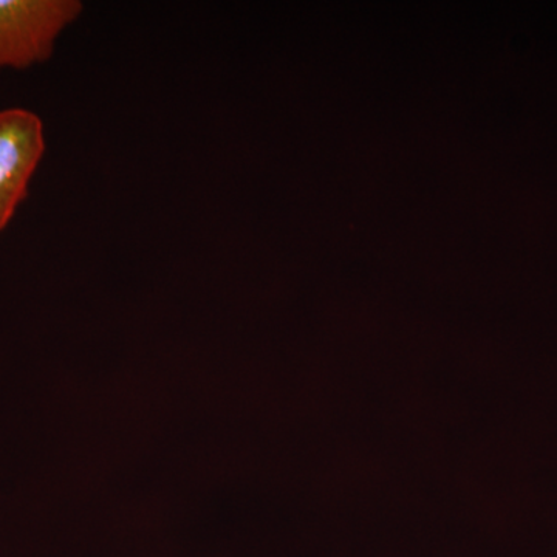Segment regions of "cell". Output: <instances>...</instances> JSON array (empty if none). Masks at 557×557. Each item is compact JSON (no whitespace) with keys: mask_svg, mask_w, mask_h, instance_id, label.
I'll list each match as a JSON object with an SVG mask.
<instances>
[{"mask_svg":"<svg viewBox=\"0 0 557 557\" xmlns=\"http://www.w3.org/2000/svg\"><path fill=\"white\" fill-rule=\"evenodd\" d=\"M83 10L79 0H0V70L50 60L58 39Z\"/></svg>","mask_w":557,"mask_h":557,"instance_id":"6da1fadb","label":"cell"},{"mask_svg":"<svg viewBox=\"0 0 557 557\" xmlns=\"http://www.w3.org/2000/svg\"><path fill=\"white\" fill-rule=\"evenodd\" d=\"M46 129L33 110H0V234L27 199L46 153Z\"/></svg>","mask_w":557,"mask_h":557,"instance_id":"7a4b0ae2","label":"cell"}]
</instances>
